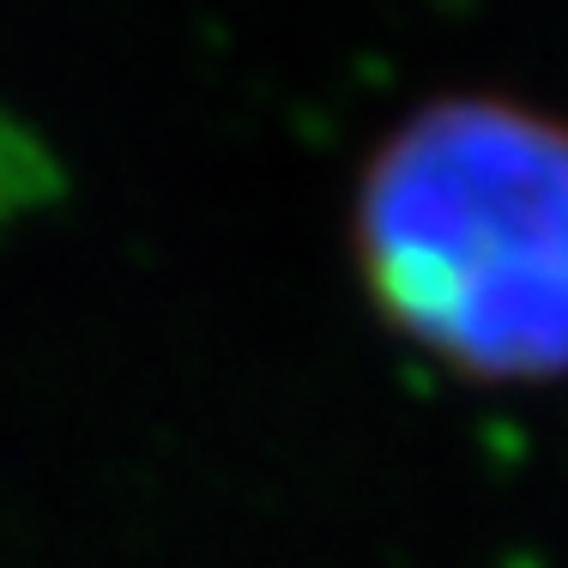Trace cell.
I'll return each instance as SVG.
<instances>
[{"instance_id": "cell-1", "label": "cell", "mask_w": 568, "mask_h": 568, "mask_svg": "<svg viewBox=\"0 0 568 568\" xmlns=\"http://www.w3.org/2000/svg\"><path fill=\"white\" fill-rule=\"evenodd\" d=\"M357 278L429 363L490 387L568 375V121L508 98L405 115L357 182Z\"/></svg>"}]
</instances>
